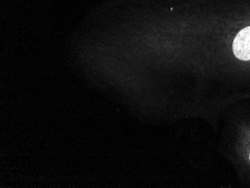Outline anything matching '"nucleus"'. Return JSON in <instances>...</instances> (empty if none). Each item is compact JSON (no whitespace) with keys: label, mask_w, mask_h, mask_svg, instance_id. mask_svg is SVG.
<instances>
[{"label":"nucleus","mask_w":250,"mask_h":188,"mask_svg":"<svg viewBox=\"0 0 250 188\" xmlns=\"http://www.w3.org/2000/svg\"><path fill=\"white\" fill-rule=\"evenodd\" d=\"M233 51L239 60H250V26L241 30L236 36L233 43Z\"/></svg>","instance_id":"f257e3e1"}]
</instances>
